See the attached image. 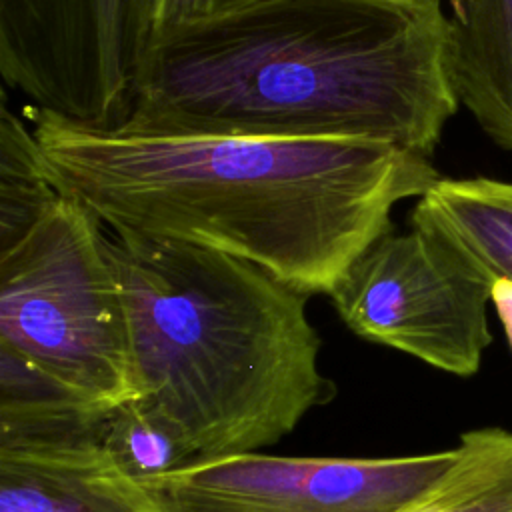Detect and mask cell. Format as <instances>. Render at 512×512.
<instances>
[{
  "label": "cell",
  "instance_id": "cell-6",
  "mask_svg": "<svg viewBox=\"0 0 512 512\" xmlns=\"http://www.w3.org/2000/svg\"><path fill=\"white\" fill-rule=\"evenodd\" d=\"M156 0H0V72L32 106L112 126L128 118Z\"/></svg>",
  "mask_w": 512,
  "mask_h": 512
},
{
  "label": "cell",
  "instance_id": "cell-4",
  "mask_svg": "<svg viewBox=\"0 0 512 512\" xmlns=\"http://www.w3.org/2000/svg\"><path fill=\"white\" fill-rule=\"evenodd\" d=\"M0 352L96 412L136 398L108 236L72 198L60 196L44 220L0 252Z\"/></svg>",
  "mask_w": 512,
  "mask_h": 512
},
{
  "label": "cell",
  "instance_id": "cell-11",
  "mask_svg": "<svg viewBox=\"0 0 512 512\" xmlns=\"http://www.w3.org/2000/svg\"><path fill=\"white\" fill-rule=\"evenodd\" d=\"M396 512H512V430L460 434L450 466Z\"/></svg>",
  "mask_w": 512,
  "mask_h": 512
},
{
  "label": "cell",
  "instance_id": "cell-8",
  "mask_svg": "<svg viewBox=\"0 0 512 512\" xmlns=\"http://www.w3.org/2000/svg\"><path fill=\"white\" fill-rule=\"evenodd\" d=\"M66 396L0 398V512H174Z\"/></svg>",
  "mask_w": 512,
  "mask_h": 512
},
{
  "label": "cell",
  "instance_id": "cell-12",
  "mask_svg": "<svg viewBox=\"0 0 512 512\" xmlns=\"http://www.w3.org/2000/svg\"><path fill=\"white\" fill-rule=\"evenodd\" d=\"M10 110L0 112V252L18 244L60 200L32 126Z\"/></svg>",
  "mask_w": 512,
  "mask_h": 512
},
{
  "label": "cell",
  "instance_id": "cell-14",
  "mask_svg": "<svg viewBox=\"0 0 512 512\" xmlns=\"http://www.w3.org/2000/svg\"><path fill=\"white\" fill-rule=\"evenodd\" d=\"M262 0H156L152 42L184 24L226 14Z\"/></svg>",
  "mask_w": 512,
  "mask_h": 512
},
{
  "label": "cell",
  "instance_id": "cell-5",
  "mask_svg": "<svg viewBox=\"0 0 512 512\" xmlns=\"http://www.w3.org/2000/svg\"><path fill=\"white\" fill-rule=\"evenodd\" d=\"M328 298L356 336L454 376L476 374L492 342L490 278L418 226L368 244Z\"/></svg>",
  "mask_w": 512,
  "mask_h": 512
},
{
  "label": "cell",
  "instance_id": "cell-9",
  "mask_svg": "<svg viewBox=\"0 0 512 512\" xmlns=\"http://www.w3.org/2000/svg\"><path fill=\"white\" fill-rule=\"evenodd\" d=\"M460 104L512 152V0H448Z\"/></svg>",
  "mask_w": 512,
  "mask_h": 512
},
{
  "label": "cell",
  "instance_id": "cell-3",
  "mask_svg": "<svg viewBox=\"0 0 512 512\" xmlns=\"http://www.w3.org/2000/svg\"><path fill=\"white\" fill-rule=\"evenodd\" d=\"M108 254L128 318L132 402L184 464L272 446L334 396L308 294L182 242L114 234Z\"/></svg>",
  "mask_w": 512,
  "mask_h": 512
},
{
  "label": "cell",
  "instance_id": "cell-2",
  "mask_svg": "<svg viewBox=\"0 0 512 512\" xmlns=\"http://www.w3.org/2000/svg\"><path fill=\"white\" fill-rule=\"evenodd\" d=\"M458 108L440 0H262L158 36L126 120L430 158Z\"/></svg>",
  "mask_w": 512,
  "mask_h": 512
},
{
  "label": "cell",
  "instance_id": "cell-10",
  "mask_svg": "<svg viewBox=\"0 0 512 512\" xmlns=\"http://www.w3.org/2000/svg\"><path fill=\"white\" fill-rule=\"evenodd\" d=\"M410 224L448 242L492 284L512 282V182L440 178L418 198Z\"/></svg>",
  "mask_w": 512,
  "mask_h": 512
},
{
  "label": "cell",
  "instance_id": "cell-15",
  "mask_svg": "<svg viewBox=\"0 0 512 512\" xmlns=\"http://www.w3.org/2000/svg\"><path fill=\"white\" fill-rule=\"evenodd\" d=\"M492 304L498 312V318L504 326L506 338L512 348V282L496 280L492 284Z\"/></svg>",
  "mask_w": 512,
  "mask_h": 512
},
{
  "label": "cell",
  "instance_id": "cell-7",
  "mask_svg": "<svg viewBox=\"0 0 512 512\" xmlns=\"http://www.w3.org/2000/svg\"><path fill=\"white\" fill-rule=\"evenodd\" d=\"M452 460L454 446L388 458L254 450L192 460L142 480L174 512H396Z\"/></svg>",
  "mask_w": 512,
  "mask_h": 512
},
{
  "label": "cell",
  "instance_id": "cell-1",
  "mask_svg": "<svg viewBox=\"0 0 512 512\" xmlns=\"http://www.w3.org/2000/svg\"><path fill=\"white\" fill-rule=\"evenodd\" d=\"M24 118L66 198L112 234L192 244L260 266L312 296L392 230V208L442 176L430 158L346 138L78 124Z\"/></svg>",
  "mask_w": 512,
  "mask_h": 512
},
{
  "label": "cell",
  "instance_id": "cell-13",
  "mask_svg": "<svg viewBox=\"0 0 512 512\" xmlns=\"http://www.w3.org/2000/svg\"><path fill=\"white\" fill-rule=\"evenodd\" d=\"M104 440L136 476H152L184 464L172 436L142 412L136 402L114 408L102 420Z\"/></svg>",
  "mask_w": 512,
  "mask_h": 512
}]
</instances>
